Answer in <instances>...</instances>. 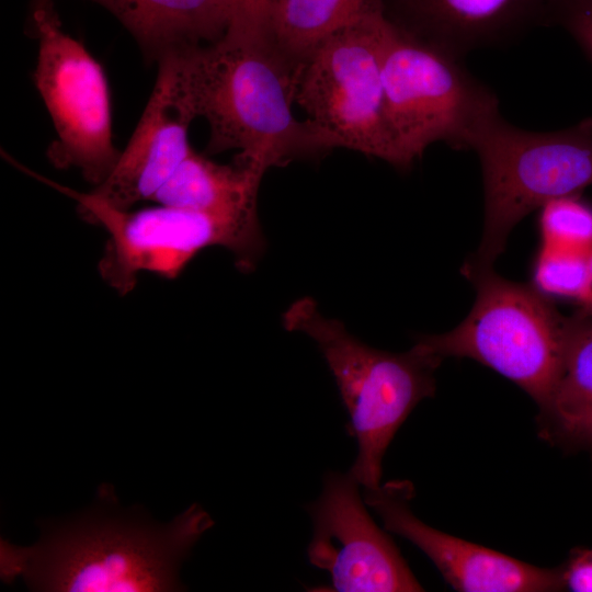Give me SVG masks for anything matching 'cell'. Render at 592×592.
I'll list each match as a JSON object with an SVG mask.
<instances>
[{
    "label": "cell",
    "instance_id": "6da1fadb",
    "mask_svg": "<svg viewBox=\"0 0 592 592\" xmlns=\"http://www.w3.org/2000/svg\"><path fill=\"white\" fill-rule=\"evenodd\" d=\"M41 525L32 546L1 539L3 582L21 578L33 591L156 592L184 590L181 566L214 521L193 503L159 524L143 509L122 508L112 487L102 485L90 509Z\"/></svg>",
    "mask_w": 592,
    "mask_h": 592
},
{
    "label": "cell",
    "instance_id": "7a4b0ae2",
    "mask_svg": "<svg viewBox=\"0 0 592 592\" xmlns=\"http://www.w3.org/2000/svg\"><path fill=\"white\" fill-rule=\"evenodd\" d=\"M158 65L187 113L206 119L209 153L237 149L236 161L265 173L330 150L306 119L293 115L297 67L266 39L224 34L170 53Z\"/></svg>",
    "mask_w": 592,
    "mask_h": 592
},
{
    "label": "cell",
    "instance_id": "3957f363",
    "mask_svg": "<svg viewBox=\"0 0 592 592\" xmlns=\"http://www.w3.org/2000/svg\"><path fill=\"white\" fill-rule=\"evenodd\" d=\"M283 325L318 344L350 417L348 431L357 444L349 471L364 490L377 489L390 442L414 407L434 395V373L443 360L418 343L403 353L372 348L342 322L323 317L310 297L293 303L283 314Z\"/></svg>",
    "mask_w": 592,
    "mask_h": 592
},
{
    "label": "cell",
    "instance_id": "277c9868",
    "mask_svg": "<svg viewBox=\"0 0 592 592\" xmlns=\"http://www.w3.org/2000/svg\"><path fill=\"white\" fill-rule=\"evenodd\" d=\"M382 77L399 170H408L436 141L470 149L478 133L500 113L496 93L467 70L463 57L412 35L387 18Z\"/></svg>",
    "mask_w": 592,
    "mask_h": 592
},
{
    "label": "cell",
    "instance_id": "5b68a950",
    "mask_svg": "<svg viewBox=\"0 0 592 592\" xmlns=\"http://www.w3.org/2000/svg\"><path fill=\"white\" fill-rule=\"evenodd\" d=\"M485 214L480 244L463 269H489L512 229L547 202L592 185V117L554 132H531L499 113L475 138Z\"/></svg>",
    "mask_w": 592,
    "mask_h": 592
},
{
    "label": "cell",
    "instance_id": "8992f818",
    "mask_svg": "<svg viewBox=\"0 0 592 592\" xmlns=\"http://www.w3.org/2000/svg\"><path fill=\"white\" fill-rule=\"evenodd\" d=\"M20 170L77 202L78 212L109 235L99 262L102 278L117 293L134 289L141 272L175 278L202 250H229L240 271H250L265 241L258 216H225L167 205L139 210L121 209L91 192L82 193L31 171Z\"/></svg>",
    "mask_w": 592,
    "mask_h": 592
},
{
    "label": "cell",
    "instance_id": "52a82bcc",
    "mask_svg": "<svg viewBox=\"0 0 592 592\" xmlns=\"http://www.w3.org/2000/svg\"><path fill=\"white\" fill-rule=\"evenodd\" d=\"M477 291L466 318L415 342L445 357L473 358L512 380L537 403H547L562 353L566 318L534 285L506 280L493 267L462 269Z\"/></svg>",
    "mask_w": 592,
    "mask_h": 592
},
{
    "label": "cell",
    "instance_id": "ba28073f",
    "mask_svg": "<svg viewBox=\"0 0 592 592\" xmlns=\"http://www.w3.org/2000/svg\"><path fill=\"white\" fill-rule=\"evenodd\" d=\"M384 11L339 30L296 70L295 102L330 149L342 147L397 168L382 77Z\"/></svg>",
    "mask_w": 592,
    "mask_h": 592
},
{
    "label": "cell",
    "instance_id": "9c48e42d",
    "mask_svg": "<svg viewBox=\"0 0 592 592\" xmlns=\"http://www.w3.org/2000/svg\"><path fill=\"white\" fill-rule=\"evenodd\" d=\"M32 7L38 43L33 79L56 130L47 157L56 168H77L96 186L121 153L113 143L105 72L86 46L62 30L54 1Z\"/></svg>",
    "mask_w": 592,
    "mask_h": 592
},
{
    "label": "cell",
    "instance_id": "30bf717a",
    "mask_svg": "<svg viewBox=\"0 0 592 592\" xmlns=\"http://www.w3.org/2000/svg\"><path fill=\"white\" fill-rule=\"evenodd\" d=\"M360 486L350 471L325 475L319 498L306 505L312 521L310 563L330 574L332 591H423L390 536L372 519Z\"/></svg>",
    "mask_w": 592,
    "mask_h": 592
},
{
    "label": "cell",
    "instance_id": "8fae6325",
    "mask_svg": "<svg viewBox=\"0 0 592 592\" xmlns=\"http://www.w3.org/2000/svg\"><path fill=\"white\" fill-rule=\"evenodd\" d=\"M414 488L391 480L364 490V501L384 523L422 550L444 579L462 592H548L565 589L562 568H539L500 551L441 532L417 517L410 506Z\"/></svg>",
    "mask_w": 592,
    "mask_h": 592
},
{
    "label": "cell",
    "instance_id": "7c38bea8",
    "mask_svg": "<svg viewBox=\"0 0 592 592\" xmlns=\"http://www.w3.org/2000/svg\"><path fill=\"white\" fill-rule=\"evenodd\" d=\"M158 77L145 111L110 175L91 191L121 209L152 200L192 151L189 127L194 119L179 101L164 70Z\"/></svg>",
    "mask_w": 592,
    "mask_h": 592
},
{
    "label": "cell",
    "instance_id": "4fadbf2b",
    "mask_svg": "<svg viewBox=\"0 0 592 592\" xmlns=\"http://www.w3.org/2000/svg\"><path fill=\"white\" fill-rule=\"evenodd\" d=\"M394 24L459 57L545 24L548 0H389Z\"/></svg>",
    "mask_w": 592,
    "mask_h": 592
},
{
    "label": "cell",
    "instance_id": "5bb4252c",
    "mask_svg": "<svg viewBox=\"0 0 592 592\" xmlns=\"http://www.w3.org/2000/svg\"><path fill=\"white\" fill-rule=\"evenodd\" d=\"M54 0H33L41 3ZM134 36L146 58L159 61L186 47L219 39L228 25L226 0H91Z\"/></svg>",
    "mask_w": 592,
    "mask_h": 592
},
{
    "label": "cell",
    "instance_id": "9a60e30c",
    "mask_svg": "<svg viewBox=\"0 0 592 592\" xmlns=\"http://www.w3.org/2000/svg\"><path fill=\"white\" fill-rule=\"evenodd\" d=\"M539 420L545 439L592 448V316L580 310L566 318L558 376Z\"/></svg>",
    "mask_w": 592,
    "mask_h": 592
},
{
    "label": "cell",
    "instance_id": "2e32d148",
    "mask_svg": "<svg viewBox=\"0 0 592 592\" xmlns=\"http://www.w3.org/2000/svg\"><path fill=\"white\" fill-rule=\"evenodd\" d=\"M263 174L238 161L214 162L192 149L152 201L217 215L258 216L257 197Z\"/></svg>",
    "mask_w": 592,
    "mask_h": 592
},
{
    "label": "cell",
    "instance_id": "e0dca14e",
    "mask_svg": "<svg viewBox=\"0 0 592 592\" xmlns=\"http://www.w3.org/2000/svg\"><path fill=\"white\" fill-rule=\"evenodd\" d=\"M380 11L383 0H275L266 39L297 67L329 36Z\"/></svg>",
    "mask_w": 592,
    "mask_h": 592
},
{
    "label": "cell",
    "instance_id": "ac0fdd59",
    "mask_svg": "<svg viewBox=\"0 0 592 592\" xmlns=\"http://www.w3.org/2000/svg\"><path fill=\"white\" fill-rule=\"evenodd\" d=\"M534 286L544 295L577 301L580 308L592 297L589 253L543 246L534 267Z\"/></svg>",
    "mask_w": 592,
    "mask_h": 592
},
{
    "label": "cell",
    "instance_id": "d6986e66",
    "mask_svg": "<svg viewBox=\"0 0 592 592\" xmlns=\"http://www.w3.org/2000/svg\"><path fill=\"white\" fill-rule=\"evenodd\" d=\"M543 246L589 253L592 207L579 194L554 198L539 208Z\"/></svg>",
    "mask_w": 592,
    "mask_h": 592
},
{
    "label": "cell",
    "instance_id": "ffe728a7",
    "mask_svg": "<svg viewBox=\"0 0 592 592\" xmlns=\"http://www.w3.org/2000/svg\"><path fill=\"white\" fill-rule=\"evenodd\" d=\"M545 24L568 32L592 61V0H548Z\"/></svg>",
    "mask_w": 592,
    "mask_h": 592
},
{
    "label": "cell",
    "instance_id": "44dd1931",
    "mask_svg": "<svg viewBox=\"0 0 592 592\" xmlns=\"http://www.w3.org/2000/svg\"><path fill=\"white\" fill-rule=\"evenodd\" d=\"M275 0H226L228 25L226 35L266 39L269 16Z\"/></svg>",
    "mask_w": 592,
    "mask_h": 592
},
{
    "label": "cell",
    "instance_id": "7402d4cb",
    "mask_svg": "<svg viewBox=\"0 0 592 592\" xmlns=\"http://www.w3.org/2000/svg\"><path fill=\"white\" fill-rule=\"evenodd\" d=\"M561 568L565 588L573 592H592V548H577Z\"/></svg>",
    "mask_w": 592,
    "mask_h": 592
},
{
    "label": "cell",
    "instance_id": "603a6c76",
    "mask_svg": "<svg viewBox=\"0 0 592 592\" xmlns=\"http://www.w3.org/2000/svg\"><path fill=\"white\" fill-rule=\"evenodd\" d=\"M589 265H590V271H591V276H592V249L589 252ZM580 311L592 316V297L585 307L580 308Z\"/></svg>",
    "mask_w": 592,
    "mask_h": 592
}]
</instances>
